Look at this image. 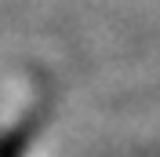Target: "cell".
<instances>
[{
  "instance_id": "1",
  "label": "cell",
  "mask_w": 160,
  "mask_h": 157,
  "mask_svg": "<svg viewBox=\"0 0 160 157\" xmlns=\"http://www.w3.org/2000/svg\"><path fill=\"white\" fill-rule=\"evenodd\" d=\"M26 132H29V124L15 128V132H8V135H0V157H18L22 143H26Z\"/></svg>"
}]
</instances>
